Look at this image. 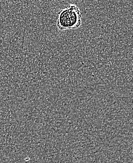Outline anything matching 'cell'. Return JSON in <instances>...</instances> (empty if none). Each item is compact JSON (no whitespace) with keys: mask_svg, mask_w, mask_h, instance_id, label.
Masks as SVG:
<instances>
[{"mask_svg":"<svg viewBox=\"0 0 133 163\" xmlns=\"http://www.w3.org/2000/svg\"><path fill=\"white\" fill-rule=\"evenodd\" d=\"M81 24V14L79 8L75 5H69L58 13L57 26L59 30L76 29Z\"/></svg>","mask_w":133,"mask_h":163,"instance_id":"cell-1","label":"cell"}]
</instances>
